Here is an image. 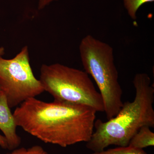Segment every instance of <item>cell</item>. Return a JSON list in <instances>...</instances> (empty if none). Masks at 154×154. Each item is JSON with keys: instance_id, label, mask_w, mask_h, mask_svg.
<instances>
[{"instance_id": "6da1fadb", "label": "cell", "mask_w": 154, "mask_h": 154, "mask_svg": "<svg viewBox=\"0 0 154 154\" xmlns=\"http://www.w3.org/2000/svg\"><path fill=\"white\" fill-rule=\"evenodd\" d=\"M97 111L85 105L30 98L14 111L17 126L45 143L66 147L88 142L94 130Z\"/></svg>"}, {"instance_id": "7a4b0ae2", "label": "cell", "mask_w": 154, "mask_h": 154, "mask_svg": "<svg viewBox=\"0 0 154 154\" xmlns=\"http://www.w3.org/2000/svg\"><path fill=\"white\" fill-rule=\"evenodd\" d=\"M133 84L135 90L133 101L124 102L116 115L107 121H95V130L86 143L88 149L96 152L110 146H128L141 128L154 127V88L150 78L145 73H138Z\"/></svg>"}, {"instance_id": "3957f363", "label": "cell", "mask_w": 154, "mask_h": 154, "mask_svg": "<svg viewBox=\"0 0 154 154\" xmlns=\"http://www.w3.org/2000/svg\"><path fill=\"white\" fill-rule=\"evenodd\" d=\"M80 57L85 71L99 88L107 120L114 117L123 105L122 88L119 82L113 48L88 34L81 40Z\"/></svg>"}, {"instance_id": "277c9868", "label": "cell", "mask_w": 154, "mask_h": 154, "mask_svg": "<svg viewBox=\"0 0 154 154\" xmlns=\"http://www.w3.org/2000/svg\"><path fill=\"white\" fill-rule=\"evenodd\" d=\"M39 80L54 100L88 105L97 112H104L102 96L85 71L60 63L43 64Z\"/></svg>"}, {"instance_id": "5b68a950", "label": "cell", "mask_w": 154, "mask_h": 154, "mask_svg": "<svg viewBox=\"0 0 154 154\" xmlns=\"http://www.w3.org/2000/svg\"><path fill=\"white\" fill-rule=\"evenodd\" d=\"M0 87L11 108L44 92L30 66L28 46L11 59L0 57Z\"/></svg>"}, {"instance_id": "8992f818", "label": "cell", "mask_w": 154, "mask_h": 154, "mask_svg": "<svg viewBox=\"0 0 154 154\" xmlns=\"http://www.w3.org/2000/svg\"><path fill=\"white\" fill-rule=\"evenodd\" d=\"M14 114L4 94L0 96V130L3 132L8 143V149L13 150L21 143V138L17 132Z\"/></svg>"}, {"instance_id": "52a82bcc", "label": "cell", "mask_w": 154, "mask_h": 154, "mask_svg": "<svg viewBox=\"0 0 154 154\" xmlns=\"http://www.w3.org/2000/svg\"><path fill=\"white\" fill-rule=\"evenodd\" d=\"M151 128L144 126L134 135L130 140L128 146L135 148L143 149L144 148L154 146V133Z\"/></svg>"}, {"instance_id": "ba28073f", "label": "cell", "mask_w": 154, "mask_h": 154, "mask_svg": "<svg viewBox=\"0 0 154 154\" xmlns=\"http://www.w3.org/2000/svg\"><path fill=\"white\" fill-rule=\"evenodd\" d=\"M92 154H148L143 149L135 148L129 146L104 150L102 151L94 152Z\"/></svg>"}, {"instance_id": "9c48e42d", "label": "cell", "mask_w": 154, "mask_h": 154, "mask_svg": "<svg viewBox=\"0 0 154 154\" xmlns=\"http://www.w3.org/2000/svg\"><path fill=\"white\" fill-rule=\"evenodd\" d=\"M129 17L133 20L137 19V12L141 6L145 3L152 2L154 0H123Z\"/></svg>"}, {"instance_id": "30bf717a", "label": "cell", "mask_w": 154, "mask_h": 154, "mask_svg": "<svg viewBox=\"0 0 154 154\" xmlns=\"http://www.w3.org/2000/svg\"><path fill=\"white\" fill-rule=\"evenodd\" d=\"M7 154H50L41 146L35 145L28 148L25 147L17 148L13 150L11 153Z\"/></svg>"}, {"instance_id": "8fae6325", "label": "cell", "mask_w": 154, "mask_h": 154, "mask_svg": "<svg viewBox=\"0 0 154 154\" xmlns=\"http://www.w3.org/2000/svg\"><path fill=\"white\" fill-rule=\"evenodd\" d=\"M38 9L40 10L43 9L51 2L56 0H38Z\"/></svg>"}, {"instance_id": "7c38bea8", "label": "cell", "mask_w": 154, "mask_h": 154, "mask_svg": "<svg viewBox=\"0 0 154 154\" xmlns=\"http://www.w3.org/2000/svg\"><path fill=\"white\" fill-rule=\"evenodd\" d=\"M0 146L4 149H8V143L4 136L0 134Z\"/></svg>"}, {"instance_id": "4fadbf2b", "label": "cell", "mask_w": 154, "mask_h": 154, "mask_svg": "<svg viewBox=\"0 0 154 154\" xmlns=\"http://www.w3.org/2000/svg\"><path fill=\"white\" fill-rule=\"evenodd\" d=\"M5 48L2 47H0V57L2 56L5 54Z\"/></svg>"}, {"instance_id": "5bb4252c", "label": "cell", "mask_w": 154, "mask_h": 154, "mask_svg": "<svg viewBox=\"0 0 154 154\" xmlns=\"http://www.w3.org/2000/svg\"><path fill=\"white\" fill-rule=\"evenodd\" d=\"M3 94L2 91V89H1V87H0V96Z\"/></svg>"}]
</instances>
